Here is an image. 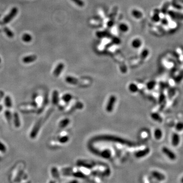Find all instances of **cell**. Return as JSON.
<instances>
[{
    "mask_svg": "<svg viewBox=\"0 0 183 183\" xmlns=\"http://www.w3.org/2000/svg\"><path fill=\"white\" fill-rule=\"evenodd\" d=\"M13 121L15 127L17 128H19L20 126V122L19 115L17 112H14L13 114Z\"/></svg>",
    "mask_w": 183,
    "mask_h": 183,
    "instance_id": "cell-14",
    "label": "cell"
},
{
    "mask_svg": "<svg viewBox=\"0 0 183 183\" xmlns=\"http://www.w3.org/2000/svg\"><path fill=\"white\" fill-rule=\"evenodd\" d=\"M65 67V65L63 63H59L56 67L55 68L54 72H53V75L55 77H58L62 72Z\"/></svg>",
    "mask_w": 183,
    "mask_h": 183,
    "instance_id": "cell-5",
    "label": "cell"
},
{
    "mask_svg": "<svg viewBox=\"0 0 183 183\" xmlns=\"http://www.w3.org/2000/svg\"><path fill=\"white\" fill-rule=\"evenodd\" d=\"M172 145L174 147L177 146L179 143H180V136L177 133H174L172 137Z\"/></svg>",
    "mask_w": 183,
    "mask_h": 183,
    "instance_id": "cell-15",
    "label": "cell"
},
{
    "mask_svg": "<svg viewBox=\"0 0 183 183\" xmlns=\"http://www.w3.org/2000/svg\"><path fill=\"white\" fill-rule=\"evenodd\" d=\"M18 12V9L17 7H13L9 13L6 15V16L3 18V22L4 24H7L11 22L12 19L17 15Z\"/></svg>",
    "mask_w": 183,
    "mask_h": 183,
    "instance_id": "cell-1",
    "label": "cell"
},
{
    "mask_svg": "<svg viewBox=\"0 0 183 183\" xmlns=\"http://www.w3.org/2000/svg\"><path fill=\"white\" fill-rule=\"evenodd\" d=\"M6 151V148L5 146V145L2 143L1 142H0V151L3 153H5Z\"/></svg>",
    "mask_w": 183,
    "mask_h": 183,
    "instance_id": "cell-35",
    "label": "cell"
},
{
    "mask_svg": "<svg viewBox=\"0 0 183 183\" xmlns=\"http://www.w3.org/2000/svg\"><path fill=\"white\" fill-rule=\"evenodd\" d=\"M21 39L23 42L25 43H29L32 40V36L29 33H25L22 36Z\"/></svg>",
    "mask_w": 183,
    "mask_h": 183,
    "instance_id": "cell-20",
    "label": "cell"
},
{
    "mask_svg": "<svg viewBox=\"0 0 183 183\" xmlns=\"http://www.w3.org/2000/svg\"><path fill=\"white\" fill-rule=\"evenodd\" d=\"M161 18L160 16V11L158 9H155L154 14L152 17V20L155 22H158L160 21Z\"/></svg>",
    "mask_w": 183,
    "mask_h": 183,
    "instance_id": "cell-11",
    "label": "cell"
},
{
    "mask_svg": "<svg viewBox=\"0 0 183 183\" xmlns=\"http://www.w3.org/2000/svg\"><path fill=\"white\" fill-rule=\"evenodd\" d=\"M131 14L133 16V17L138 19H140L143 17L142 13L137 9L132 10L131 11Z\"/></svg>",
    "mask_w": 183,
    "mask_h": 183,
    "instance_id": "cell-12",
    "label": "cell"
},
{
    "mask_svg": "<svg viewBox=\"0 0 183 183\" xmlns=\"http://www.w3.org/2000/svg\"><path fill=\"white\" fill-rule=\"evenodd\" d=\"M65 81L67 83L71 85H77L79 82L77 79L72 76H67L66 78Z\"/></svg>",
    "mask_w": 183,
    "mask_h": 183,
    "instance_id": "cell-18",
    "label": "cell"
},
{
    "mask_svg": "<svg viewBox=\"0 0 183 183\" xmlns=\"http://www.w3.org/2000/svg\"><path fill=\"white\" fill-rule=\"evenodd\" d=\"M0 62H1V59H0Z\"/></svg>",
    "mask_w": 183,
    "mask_h": 183,
    "instance_id": "cell-41",
    "label": "cell"
},
{
    "mask_svg": "<svg viewBox=\"0 0 183 183\" xmlns=\"http://www.w3.org/2000/svg\"><path fill=\"white\" fill-rule=\"evenodd\" d=\"M152 175L154 178H155L156 180L159 181H163L165 179V176L160 172L157 171H154L153 172H152Z\"/></svg>",
    "mask_w": 183,
    "mask_h": 183,
    "instance_id": "cell-8",
    "label": "cell"
},
{
    "mask_svg": "<svg viewBox=\"0 0 183 183\" xmlns=\"http://www.w3.org/2000/svg\"><path fill=\"white\" fill-rule=\"evenodd\" d=\"M96 35L98 37L102 38H105L108 37L109 38L111 36L110 33L107 32L106 31H101V32H97L96 33Z\"/></svg>",
    "mask_w": 183,
    "mask_h": 183,
    "instance_id": "cell-17",
    "label": "cell"
},
{
    "mask_svg": "<svg viewBox=\"0 0 183 183\" xmlns=\"http://www.w3.org/2000/svg\"><path fill=\"white\" fill-rule=\"evenodd\" d=\"M3 107L2 105H0V112H1L3 110Z\"/></svg>",
    "mask_w": 183,
    "mask_h": 183,
    "instance_id": "cell-40",
    "label": "cell"
},
{
    "mask_svg": "<svg viewBox=\"0 0 183 183\" xmlns=\"http://www.w3.org/2000/svg\"><path fill=\"white\" fill-rule=\"evenodd\" d=\"M5 105L6 107L9 108H11L12 106V101L11 99V98L9 96H6L5 98Z\"/></svg>",
    "mask_w": 183,
    "mask_h": 183,
    "instance_id": "cell-24",
    "label": "cell"
},
{
    "mask_svg": "<svg viewBox=\"0 0 183 183\" xmlns=\"http://www.w3.org/2000/svg\"><path fill=\"white\" fill-rule=\"evenodd\" d=\"M160 21H161L162 24H163V25H167L168 24L169 22H168V20H167L165 17H164V18L161 19H160Z\"/></svg>",
    "mask_w": 183,
    "mask_h": 183,
    "instance_id": "cell-34",
    "label": "cell"
},
{
    "mask_svg": "<svg viewBox=\"0 0 183 183\" xmlns=\"http://www.w3.org/2000/svg\"><path fill=\"white\" fill-rule=\"evenodd\" d=\"M162 152L171 160H175L176 159V154L168 148L164 147L162 149Z\"/></svg>",
    "mask_w": 183,
    "mask_h": 183,
    "instance_id": "cell-4",
    "label": "cell"
},
{
    "mask_svg": "<svg viewBox=\"0 0 183 183\" xmlns=\"http://www.w3.org/2000/svg\"><path fill=\"white\" fill-rule=\"evenodd\" d=\"M73 176L78 178H83L85 177V175L82 172H80L74 173Z\"/></svg>",
    "mask_w": 183,
    "mask_h": 183,
    "instance_id": "cell-33",
    "label": "cell"
},
{
    "mask_svg": "<svg viewBox=\"0 0 183 183\" xmlns=\"http://www.w3.org/2000/svg\"><path fill=\"white\" fill-rule=\"evenodd\" d=\"M5 116L7 119V120L9 122H10L12 119V115L11 113L9 110H6L5 111Z\"/></svg>",
    "mask_w": 183,
    "mask_h": 183,
    "instance_id": "cell-31",
    "label": "cell"
},
{
    "mask_svg": "<svg viewBox=\"0 0 183 183\" xmlns=\"http://www.w3.org/2000/svg\"><path fill=\"white\" fill-rule=\"evenodd\" d=\"M170 5H171V3L169 2H165L163 4V5L161 9V12L162 14H163L164 15H166V14H167V12L168 11V9H169Z\"/></svg>",
    "mask_w": 183,
    "mask_h": 183,
    "instance_id": "cell-16",
    "label": "cell"
},
{
    "mask_svg": "<svg viewBox=\"0 0 183 183\" xmlns=\"http://www.w3.org/2000/svg\"><path fill=\"white\" fill-rule=\"evenodd\" d=\"M68 183H79V182L77 180H73Z\"/></svg>",
    "mask_w": 183,
    "mask_h": 183,
    "instance_id": "cell-39",
    "label": "cell"
},
{
    "mask_svg": "<svg viewBox=\"0 0 183 183\" xmlns=\"http://www.w3.org/2000/svg\"><path fill=\"white\" fill-rule=\"evenodd\" d=\"M149 54V51L148 49H145L144 50H143L140 54V57L142 59L144 60L146 58H147V57L148 56Z\"/></svg>",
    "mask_w": 183,
    "mask_h": 183,
    "instance_id": "cell-27",
    "label": "cell"
},
{
    "mask_svg": "<svg viewBox=\"0 0 183 183\" xmlns=\"http://www.w3.org/2000/svg\"><path fill=\"white\" fill-rule=\"evenodd\" d=\"M151 116L152 117V119L156 121H159V122H161L162 121V118L160 116L159 114H158L157 113H153L151 114Z\"/></svg>",
    "mask_w": 183,
    "mask_h": 183,
    "instance_id": "cell-28",
    "label": "cell"
},
{
    "mask_svg": "<svg viewBox=\"0 0 183 183\" xmlns=\"http://www.w3.org/2000/svg\"><path fill=\"white\" fill-rule=\"evenodd\" d=\"M59 102V94L57 90H54L52 94V103L54 105H57Z\"/></svg>",
    "mask_w": 183,
    "mask_h": 183,
    "instance_id": "cell-10",
    "label": "cell"
},
{
    "mask_svg": "<svg viewBox=\"0 0 183 183\" xmlns=\"http://www.w3.org/2000/svg\"><path fill=\"white\" fill-rule=\"evenodd\" d=\"M42 124V119H39L37 121L36 124L34 125L31 133H30V137L32 139H34L38 135V132L41 128V126Z\"/></svg>",
    "mask_w": 183,
    "mask_h": 183,
    "instance_id": "cell-2",
    "label": "cell"
},
{
    "mask_svg": "<svg viewBox=\"0 0 183 183\" xmlns=\"http://www.w3.org/2000/svg\"><path fill=\"white\" fill-rule=\"evenodd\" d=\"M154 137L157 139L159 140L162 137V132L160 129H156L154 131Z\"/></svg>",
    "mask_w": 183,
    "mask_h": 183,
    "instance_id": "cell-23",
    "label": "cell"
},
{
    "mask_svg": "<svg viewBox=\"0 0 183 183\" xmlns=\"http://www.w3.org/2000/svg\"><path fill=\"white\" fill-rule=\"evenodd\" d=\"M71 1L80 7H83L85 6V3L83 0H71Z\"/></svg>",
    "mask_w": 183,
    "mask_h": 183,
    "instance_id": "cell-29",
    "label": "cell"
},
{
    "mask_svg": "<svg viewBox=\"0 0 183 183\" xmlns=\"http://www.w3.org/2000/svg\"><path fill=\"white\" fill-rule=\"evenodd\" d=\"M183 123H179L176 126V128L178 131H181L183 129Z\"/></svg>",
    "mask_w": 183,
    "mask_h": 183,
    "instance_id": "cell-36",
    "label": "cell"
},
{
    "mask_svg": "<svg viewBox=\"0 0 183 183\" xmlns=\"http://www.w3.org/2000/svg\"><path fill=\"white\" fill-rule=\"evenodd\" d=\"M116 101V98L115 96L112 95L109 97L106 107V109L107 112H110L113 110Z\"/></svg>",
    "mask_w": 183,
    "mask_h": 183,
    "instance_id": "cell-3",
    "label": "cell"
},
{
    "mask_svg": "<svg viewBox=\"0 0 183 183\" xmlns=\"http://www.w3.org/2000/svg\"><path fill=\"white\" fill-rule=\"evenodd\" d=\"M149 152H150V149L149 148H147L143 150H141V151L137 152L135 153V155L136 158H142V157L146 156L149 153Z\"/></svg>",
    "mask_w": 183,
    "mask_h": 183,
    "instance_id": "cell-9",
    "label": "cell"
},
{
    "mask_svg": "<svg viewBox=\"0 0 183 183\" xmlns=\"http://www.w3.org/2000/svg\"><path fill=\"white\" fill-rule=\"evenodd\" d=\"M72 99V96L70 94H66L62 97V100L65 103L69 102Z\"/></svg>",
    "mask_w": 183,
    "mask_h": 183,
    "instance_id": "cell-25",
    "label": "cell"
},
{
    "mask_svg": "<svg viewBox=\"0 0 183 183\" xmlns=\"http://www.w3.org/2000/svg\"><path fill=\"white\" fill-rule=\"evenodd\" d=\"M156 85V82L154 81H151L148 83L147 84V88L150 90H152Z\"/></svg>",
    "mask_w": 183,
    "mask_h": 183,
    "instance_id": "cell-32",
    "label": "cell"
},
{
    "mask_svg": "<svg viewBox=\"0 0 183 183\" xmlns=\"http://www.w3.org/2000/svg\"><path fill=\"white\" fill-rule=\"evenodd\" d=\"M165 99V96H164L163 94H162L160 96V98H159V102H161L162 101H163Z\"/></svg>",
    "mask_w": 183,
    "mask_h": 183,
    "instance_id": "cell-38",
    "label": "cell"
},
{
    "mask_svg": "<svg viewBox=\"0 0 183 183\" xmlns=\"http://www.w3.org/2000/svg\"><path fill=\"white\" fill-rule=\"evenodd\" d=\"M142 45V41L139 38H135L131 42L132 46L135 49L139 48L141 47Z\"/></svg>",
    "mask_w": 183,
    "mask_h": 183,
    "instance_id": "cell-13",
    "label": "cell"
},
{
    "mask_svg": "<svg viewBox=\"0 0 183 183\" xmlns=\"http://www.w3.org/2000/svg\"><path fill=\"white\" fill-rule=\"evenodd\" d=\"M37 59V56L35 55L25 56L22 59V62L24 64H30L34 62Z\"/></svg>",
    "mask_w": 183,
    "mask_h": 183,
    "instance_id": "cell-6",
    "label": "cell"
},
{
    "mask_svg": "<svg viewBox=\"0 0 183 183\" xmlns=\"http://www.w3.org/2000/svg\"><path fill=\"white\" fill-rule=\"evenodd\" d=\"M75 106L77 108H82L83 107V105L82 104V103H77Z\"/></svg>",
    "mask_w": 183,
    "mask_h": 183,
    "instance_id": "cell-37",
    "label": "cell"
},
{
    "mask_svg": "<svg viewBox=\"0 0 183 183\" xmlns=\"http://www.w3.org/2000/svg\"><path fill=\"white\" fill-rule=\"evenodd\" d=\"M119 29L122 32L126 33L129 31V26L127 24H126L125 23H121L119 25Z\"/></svg>",
    "mask_w": 183,
    "mask_h": 183,
    "instance_id": "cell-21",
    "label": "cell"
},
{
    "mask_svg": "<svg viewBox=\"0 0 183 183\" xmlns=\"http://www.w3.org/2000/svg\"><path fill=\"white\" fill-rule=\"evenodd\" d=\"M128 88H129V91L132 93H136L138 90V87L136 86V85H135V84H133V83L130 84Z\"/></svg>",
    "mask_w": 183,
    "mask_h": 183,
    "instance_id": "cell-26",
    "label": "cell"
},
{
    "mask_svg": "<svg viewBox=\"0 0 183 183\" xmlns=\"http://www.w3.org/2000/svg\"><path fill=\"white\" fill-rule=\"evenodd\" d=\"M69 123H70V120L66 118L61 121L59 123V126L61 128H64L68 125Z\"/></svg>",
    "mask_w": 183,
    "mask_h": 183,
    "instance_id": "cell-22",
    "label": "cell"
},
{
    "mask_svg": "<svg viewBox=\"0 0 183 183\" xmlns=\"http://www.w3.org/2000/svg\"><path fill=\"white\" fill-rule=\"evenodd\" d=\"M3 31H4V33L6 34V35L9 38H12L14 37V33L9 28H8L7 27H5L3 28Z\"/></svg>",
    "mask_w": 183,
    "mask_h": 183,
    "instance_id": "cell-19",
    "label": "cell"
},
{
    "mask_svg": "<svg viewBox=\"0 0 183 183\" xmlns=\"http://www.w3.org/2000/svg\"><path fill=\"white\" fill-rule=\"evenodd\" d=\"M69 137L67 136H63L61 137L59 139V140L60 141V142H61V143H65L66 142H67L69 141Z\"/></svg>",
    "mask_w": 183,
    "mask_h": 183,
    "instance_id": "cell-30",
    "label": "cell"
},
{
    "mask_svg": "<svg viewBox=\"0 0 183 183\" xmlns=\"http://www.w3.org/2000/svg\"><path fill=\"white\" fill-rule=\"evenodd\" d=\"M167 14L173 19H182V14L173 10H168Z\"/></svg>",
    "mask_w": 183,
    "mask_h": 183,
    "instance_id": "cell-7",
    "label": "cell"
}]
</instances>
